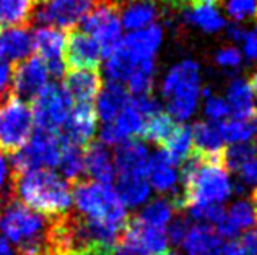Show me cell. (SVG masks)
<instances>
[{
  "label": "cell",
  "mask_w": 257,
  "mask_h": 255,
  "mask_svg": "<svg viewBox=\"0 0 257 255\" xmlns=\"http://www.w3.org/2000/svg\"><path fill=\"white\" fill-rule=\"evenodd\" d=\"M179 176L186 208L223 205L234 192V185L221 158H207L194 151L182 163Z\"/></svg>",
  "instance_id": "obj_1"
},
{
  "label": "cell",
  "mask_w": 257,
  "mask_h": 255,
  "mask_svg": "<svg viewBox=\"0 0 257 255\" xmlns=\"http://www.w3.org/2000/svg\"><path fill=\"white\" fill-rule=\"evenodd\" d=\"M13 197L31 210L49 216L65 214L72 203L70 184L49 167L15 174Z\"/></svg>",
  "instance_id": "obj_2"
},
{
  "label": "cell",
  "mask_w": 257,
  "mask_h": 255,
  "mask_svg": "<svg viewBox=\"0 0 257 255\" xmlns=\"http://www.w3.org/2000/svg\"><path fill=\"white\" fill-rule=\"evenodd\" d=\"M72 200L78 213L85 218L106 221L124 227L127 223V208L111 184H101L96 180L78 179L70 184Z\"/></svg>",
  "instance_id": "obj_3"
},
{
  "label": "cell",
  "mask_w": 257,
  "mask_h": 255,
  "mask_svg": "<svg viewBox=\"0 0 257 255\" xmlns=\"http://www.w3.org/2000/svg\"><path fill=\"white\" fill-rule=\"evenodd\" d=\"M168 114L179 122H186L197 111L200 99V73L194 60H182L171 67L161 85Z\"/></svg>",
  "instance_id": "obj_4"
},
{
  "label": "cell",
  "mask_w": 257,
  "mask_h": 255,
  "mask_svg": "<svg viewBox=\"0 0 257 255\" xmlns=\"http://www.w3.org/2000/svg\"><path fill=\"white\" fill-rule=\"evenodd\" d=\"M65 143L67 138L60 133V130H33L23 148L10 156L13 172L18 174L38 169V167H49V169L57 167Z\"/></svg>",
  "instance_id": "obj_5"
},
{
  "label": "cell",
  "mask_w": 257,
  "mask_h": 255,
  "mask_svg": "<svg viewBox=\"0 0 257 255\" xmlns=\"http://www.w3.org/2000/svg\"><path fill=\"white\" fill-rule=\"evenodd\" d=\"M33 125L30 104L10 95L0 103V150L12 156L23 148L33 133Z\"/></svg>",
  "instance_id": "obj_6"
},
{
  "label": "cell",
  "mask_w": 257,
  "mask_h": 255,
  "mask_svg": "<svg viewBox=\"0 0 257 255\" xmlns=\"http://www.w3.org/2000/svg\"><path fill=\"white\" fill-rule=\"evenodd\" d=\"M80 23H82V31L88 33L98 41L103 57L109 56L122 41L119 5L112 0H98L96 5Z\"/></svg>",
  "instance_id": "obj_7"
},
{
  "label": "cell",
  "mask_w": 257,
  "mask_h": 255,
  "mask_svg": "<svg viewBox=\"0 0 257 255\" xmlns=\"http://www.w3.org/2000/svg\"><path fill=\"white\" fill-rule=\"evenodd\" d=\"M30 107L36 129L60 130L72 111L73 101L64 85L54 82L39 91Z\"/></svg>",
  "instance_id": "obj_8"
},
{
  "label": "cell",
  "mask_w": 257,
  "mask_h": 255,
  "mask_svg": "<svg viewBox=\"0 0 257 255\" xmlns=\"http://www.w3.org/2000/svg\"><path fill=\"white\" fill-rule=\"evenodd\" d=\"M98 0H39L33 20L59 30H73Z\"/></svg>",
  "instance_id": "obj_9"
},
{
  "label": "cell",
  "mask_w": 257,
  "mask_h": 255,
  "mask_svg": "<svg viewBox=\"0 0 257 255\" xmlns=\"http://www.w3.org/2000/svg\"><path fill=\"white\" fill-rule=\"evenodd\" d=\"M119 245L135 255H160L168 252L170 239L166 229L144 223L134 216L127 219L119 237Z\"/></svg>",
  "instance_id": "obj_10"
},
{
  "label": "cell",
  "mask_w": 257,
  "mask_h": 255,
  "mask_svg": "<svg viewBox=\"0 0 257 255\" xmlns=\"http://www.w3.org/2000/svg\"><path fill=\"white\" fill-rule=\"evenodd\" d=\"M47 75L49 72L43 59L30 56L13 67L12 95L20 101L31 104L33 99L39 95V91L47 85Z\"/></svg>",
  "instance_id": "obj_11"
},
{
  "label": "cell",
  "mask_w": 257,
  "mask_h": 255,
  "mask_svg": "<svg viewBox=\"0 0 257 255\" xmlns=\"http://www.w3.org/2000/svg\"><path fill=\"white\" fill-rule=\"evenodd\" d=\"M65 33L59 28H52V26L38 28L33 35V49L36 51L39 59H43V62L47 67V72L56 80L62 78L65 72Z\"/></svg>",
  "instance_id": "obj_12"
},
{
  "label": "cell",
  "mask_w": 257,
  "mask_h": 255,
  "mask_svg": "<svg viewBox=\"0 0 257 255\" xmlns=\"http://www.w3.org/2000/svg\"><path fill=\"white\" fill-rule=\"evenodd\" d=\"M103 52L98 41L82 30H70L67 35L64 62L72 69H98Z\"/></svg>",
  "instance_id": "obj_13"
},
{
  "label": "cell",
  "mask_w": 257,
  "mask_h": 255,
  "mask_svg": "<svg viewBox=\"0 0 257 255\" xmlns=\"http://www.w3.org/2000/svg\"><path fill=\"white\" fill-rule=\"evenodd\" d=\"M144 124L145 117L128 101L116 119L103 124V129L99 130V142L104 143L106 146H117L124 143L125 140L140 135Z\"/></svg>",
  "instance_id": "obj_14"
},
{
  "label": "cell",
  "mask_w": 257,
  "mask_h": 255,
  "mask_svg": "<svg viewBox=\"0 0 257 255\" xmlns=\"http://www.w3.org/2000/svg\"><path fill=\"white\" fill-rule=\"evenodd\" d=\"M98 116L91 103H77L73 104L72 111L62 125V135L69 140L72 145H77L80 148L93 142L94 132H96Z\"/></svg>",
  "instance_id": "obj_15"
},
{
  "label": "cell",
  "mask_w": 257,
  "mask_h": 255,
  "mask_svg": "<svg viewBox=\"0 0 257 255\" xmlns=\"http://www.w3.org/2000/svg\"><path fill=\"white\" fill-rule=\"evenodd\" d=\"M147 179L152 189L161 195L170 193L171 198L181 195V176L163 150H158L148 158Z\"/></svg>",
  "instance_id": "obj_16"
},
{
  "label": "cell",
  "mask_w": 257,
  "mask_h": 255,
  "mask_svg": "<svg viewBox=\"0 0 257 255\" xmlns=\"http://www.w3.org/2000/svg\"><path fill=\"white\" fill-rule=\"evenodd\" d=\"M161 39H163V30L158 25L145 26L142 30H135L131 35L122 38L119 48L122 49L135 64H144L148 60H155Z\"/></svg>",
  "instance_id": "obj_17"
},
{
  "label": "cell",
  "mask_w": 257,
  "mask_h": 255,
  "mask_svg": "<svg viewBox=\"0 0 257 255\" xmlns=\"http://www.w3.org/2000/svg\"><path fill=\"white\" fill-rule=\"evenodd\" d=\"M257 224V206L252 200H236L234 203L226 210V216L218 226H215V231L225 240H234L241 236V232L252 229Z\"/></svg>",
  "instance_id": "obj_18"
},
{
  "label": "cell",
  "mask_w": 257,
  "mask_h": 255,
  "mask_svg": "<svg viewBox=\"0 0 257 255\" xmlns=\"http://www.w3.org/2000/svg\"><path fill=\"white\" fill-rule=\"evenodd\" d=\"M148 148L140 140H125L114 150V167L116 176H147Z\"/></svg>",
  "instance_id": "obj_19"
},
{
  "label": "cell",
  "mask_w": 257,
  "mask_h": 255,
  "mask_svg": "<svg viewBox=\"0 0 257 255\" xmlns=\"http://www.w3.org/2000/svg\"><path fill=\"white\" fill-rule=\"evenodd\" d=\"M64 88L73 103H91L98 98L103 80L98 69H72L65 75Z\"/></svg>",
  "instance_id": "obj_20"
},
{
  "label": "cell",
  "mask_w": 257,
  "mask_h": 255,
  "mask_svg": "<svg viewBox=\"0 0 257 255\" xmlns=\"http://www.w3.org/2000/svg\"><path fill=\"white\" fill-rule=\"evenodd\" d=\"M182 249L187 255H223V239L215 227L204 223L189 224V229L182 239Z\"/></svg>",
  "instance_id": "obj_21"
},
{
  "label": "cell",
  "mask_w": 257,
  "mask_h": 255,
  "mask_svg": "<svg viewBox=\"0 0 257 255\" xmlns=\"http://www.w3.org/2000/svg\"><path fill=\"white\" fill-rule=\"evenodd\" d=\"M85 174L101 184H112L116 179V167L109 148L101 142H90L83 150Z\"/></svg>",
  "instance_id": "obj_22"
},
{
  "label": "cell",
  "mask_w": 257,
  "mask_h": 255,
  "mask_svg": "<svg viewBox=\"0 0 257 255\" xmlns=\"http://www.w3.org/2000/svg\"><path fill=\"white\" fill-rule=\"evenodd\" d=\"M33 51V36L28 26L0 30V56L12 64L28 59Z\"/></svg>",
  "instance_id": "obj_23"
},
{
  "label": "cell",
  "mask_w": 257,
  "mask_h": 255,
  "mask_svg": "<svg viewBox=\"0 0 257 255\" xmlns=\"http://www.w3.org/2000/svg\"><path fill=\"white\" fill-rule=\"evenodd\" d=\"M192 129L194 151L207 158H221L225 140L221 137L220 124L212 120H200Z\"/></svg>",
  "instance_id": "obj_24"
},
{
  "label": "cell",
  "mask_w": 257,
  "mask_h": 255,
  "mask_svg": "<svg viewBox=\"0 0 257 255\" xmlns=\"http://www.w3.org/2000/svg\"><path fill=\"white\" fill-rule=\"evenodd\" d=\"M131 101V93L120 83L107 82L103 88H101L99 95L96 98V116L103 120V124L111 122L112 119L119 116V112L127 106Z\"/></svg>",
  "instance_id": "obj_25"
},
{
  "label": "cell",
  "mask_w": 257,
  "mask_h": 255,
  "mask_svg": "<svg viewBox=\"0 0 257 255\" xmlns=\"http://www.w3.org/2000/svg\"><path fill=\"white\" fill-rule=\"evenodd\" d=\"M226 103L231 117L252 120V117L257 114L254 93L251 85H249V80L246 78H234L228 85Z\"/></svg>",
  "instance_id": "obj_26"
},
{
  "label": "cell",
  "mask_w": 257,
  "mask_h": 255,
  "mask_svg": "<svg viewBox=\"0 0 257 255\" xmlns=\"http://www.w3.org/2000/svg\"><path fill=\"white\" fill-rule=\"evenodd\" d=\"M114 180H117L114 190H116L125 208L142 206L150 198L152 187L147 176H116Z\"/></svg>",
  "instance_id": "obj_27"
},
{
  "label": "cell",
  "mask_w": 257,
  "mask_h": 255,
  "mask_svg": "<svg viewBox=\"0 0 257 255\" xmlns=\"http://www.w3.org/2000/svg\"><path fill=\"white\" fill-rule=\"evenodd\" d=\"M161 150L166 153L174 166L182 164L194 153L192 129L186 124H176L171 135L161 145Z\"/></svg>",
  "instance_id": "obj_28"
},
{
  "label": "cell",
  "mask_w": 257,
  "mask_h": 255,
  "mask_svg": "<svg viewBox=\"0 0 257 255\" xmlns=\"http://www.w3.org/2000/svg\"><path fill=\"white\" fill-rule=\"evenodd\" d=\"M39 0H0V30L28 26Z\"/></svg>",
  "instance_id": "obj_29"
},
{
  "label": "cell",
  "mask_w": 257,
  "mask_h": 255,
  "mask_svg": "<svg viewBox=\"0 0 257 255\" xmlns=\"http://www.w3.org/2000/svg\"><path fill=\"white\" fill-rule=\"evenodd\" d=\"M176 213H179V211L176 210L171 198L158 197V198L152 200V202H147L144 210L139 213L137 218H140L144 223L150 224V226H157V227H163V229H166V226L173 221Z\"/></svg>",
  "instance_id": "obj_30"
},
{
  "label": "cell",
  "mask_w": 257,
  "mask_h": 255,
  "mask_svg": "<svg viewBox=\"0 0 257 255\" xmlns=\"http://www.w3.org/2000/svg\"><path fill=\"white\" fill-rule=\"evenodd\" d=\"M174 127H176V120L170 116V114L158 111V112L152 114L150 117L145 119V124H144V129H142L140 137L144 138L145 142L163 145L166 142V138L171 135Z\"/></svg>",
  "instance_id": "obj_31"
},
{
  "label": "cell",
  "mask_w": 257,
  "mask_h": 255,
  "mask_svg": "<svg viewBox=\"0 0 257 255\" xmlns=\"http://www.w3.org/2000/svg\"><path fill=\"white\" fill-rule=\"evenodd\" d=\"M57 167L60 174H62V177L69 184H73V182H77L78 179H82V176L85 174L82 148L77 145H72L69 140H67Z\"/></svg>",
  "instance_id": "obj_32"
},
{
  "label": "cell",
  "mask_w": 257,
  "mask_h": 255,
  "mask_svg": "<svg viewBox=\"0 0 257 255\" xmlns=\"http://www.w3.org/2000/svg\"><path fill=\"white\" fill-rule=\"evenodd\" d=\"M218 124L225 143H249L255 135V125L252 120L228 117Z\"/></svg>",
  "instance_id": "obj_33"
},
{
  "label": "cell",
  "mask_w": 257,
  "mask_h": 255,
  "mask_svg": "<svg viewBox=\"0 0 257 255\" xmlns=\"http://www.w3.org/2000/svg\"><path fill=\"white\" fill-rule=\"evenodd\" d=\"M186 18L207 33H216L225 26V20L218 15V12L212 5L195 7L191 12H186Z\"/></svg>",
  "instance_id": "obj_34"
},
{
  "label": "cell",
  "mask_w": 257,
  "mask_h": 255,
  "mask_svg": "<svg viewBox=\"0 0 257 255\" xmlns=\"http://www.w3.org/2000/svg\"><path fill=\"white\" fill-rule=\"evenodd\" d=\"M257 151L251 143H234L223 150L221 161L228 172H236L247 159L255 156Z\"/></svg>",
  "instance_id": "obj_35"
},
{
  "label": "cell",
  "mask_w": 257,
  "mask_h": 255,
  "mask_svg": "<svg viewBox=\"0 0 257 255\" xmlns=\"http://www.w3.org/2000/svg\"><path fill=\"white\" fill-rule=\"evenodd\" d=\"M189 214L195 223H204L210 226H218L226 216V210L223 205H199L189 206Z\"/></svg>",
  "instance_id": "obj_36"
},
{
  "label": "cell",
  "mask_w": 257,
  "mask_h": 255,
  "mask_svg": "<svg viewBox=\"0 0 257 255\" xmlns=\"http://www.w3.org/2000/svg\"><path fill=\"white\" fill-rule=\"evenodd\" d=\"M13 179H15V172L12 169L10 159L0 150V200L4 205L15 198L13 197Z\"/></svg>",
  "instance_id": "obj_37"
},
{
  "label": "cell",
  "mask_w": 257,
  "mask_h": 255,
  "mask_svg": "<svg viewBox=\"0 0 257 255\" xmlns=\"http://www.w3.org/2000/svg\"><path fill=\"white\" fill-rule=\"evenodd\" d=\"M220 2H223L226 13L236 22L255 17L257 0H220Z\"/></svg>",
  "instance_id": "obj_38"
},
{
  "label": "cell",
  "mask_w": 257,
  "mask_h": 255,
  "mask_svg": "<svg viewBox=\"0 0 257 255\" xmlns=\"http://www.w3.org/2000/svg\"><path fill=\"white\" fill-rule=\"evenodd\" d=\"M205 106H204V112L207 116V120H212V122H221V120L228 119L229 116V107L226 99H223L221 96H215L210 95V91H205Z\"/></svg>",
  "instance_id": "obj_39"
},
{
  "label": "cell",
  "mask_w": 257,
  "mask_h": 255,
  "mask_svg": "<svg viewBox=\"0 0 257 255\" xmlns=\"http://www.w3.org/2000/svg\"><path fill=\"white\" fill-rule=\"evenodd\" d=\"M238 185L236 189L238 190H244L246 187H255L257 185V154L252 156L251 159H247L244 164H242L238 171Z\"/></svg>",
  "instance_id": "obj_40"
},
{
  "label": "cell",
  "mask_w": 257,
  "mask_h": 255,
  "mask_svg": "<svg viewBox=\"0 0 257 255\" xmlns=\"http://www.w3.org/2000/svg\"><path fill=\"white\" fill-rule=\"evenodd\" d=\"M13 67L15 65L0 56V103L5 101L12 95Z\"/></svg>",
  "instance_id": "obj_41"
},
{
  "label": "cell",
  "mask_w": 257,
  "mask_h": 255,
  "mask_svg": "<svg viewBox=\"0 0 257 255\" xmlns=\"http://www.w3.org/2000/svg\"><path fill=\"white\" fill-rule=\"evenodd\" d=\"M189 219L178 216V218H173V221L170 224L166 226V234H168V239L170 242L173 244H182V239H184L186 232L189 229Z\"/></svg>",
  "instance_id": "obj_42"
},
{
  "label": "cell",
  "mask_w": 257,
  "mask_h": 255,
  "mask_svg": "<svg viewBox=\"0 0 257 255\" xmlns=\"http://www.w3.org/2000/svg\"><path fill=\"white\" fill-rule=\"evenodd\" d=\"M215 62L225 69H238L241 65V54L236 48H225L216 52Z\"/></svg>",
  "instance_id": "obj_43"
},
{
  "label": "cell",
  "mask_w": 257,
  "mask_h": 255,
  "mask_svg": "<svg viewBox=\"0 0 257 255\" xmlns=\"http://www.w3.org/2000/svg\"><path fill=\"white\" fill-rule=\"evenodd\" d=\"M223 255H257V247L252 245L247 239L241 237L239 240H233L225 245Z\"/></svg>",
  "instance_id": "obj_44"
},
{
  "label": "cell",
  "mask_w": 257,
  "mask_h": 255,
  "mask_svg": "<svg viewBox=\"0 0 257 255\" xmlns=\"http://www.w3.org/2000/svg\"><path fill=\"white\" fill-rule=\"evenodd\" d=\"M244 52L251 60H257V26L252 31H247L244 38Z\"/></svg>",
  "instance_id": "obj_45"
},
{
  "label": "cell",
  "mask_w": 257,
  "mask_h": 255,
  "mask_svg": "<svg viewBox=\"0 0 257 255\" xmlns=\"http://www.w3.org/2000/svg\"><path fill=\"white\" fill-rule=\"evenodd\" d=\"M111 252L112 249H109V247H104L99 244H90V245L82 247V249L72 255H111Z\"/></svg>",
  "instance_id": "obj_46"
},
{
  "label": "cell",
  "mask_w": 257,
  "mask_h": 255,
  "mask_svg": "<svg viewBox=\"0 0 257 255\" xmlns=\"http://www.w3.org/2000/svg\"><path fill=\"white\" fill-rule=\"evenodd\" d=\"M247 35L246 30H242L239 25H231L228 28V38L233 41H244V38Z\"/></svg>",
  "instance_id": "obj_47"
},
{
  "label": "cell",
  "mask_w": 257,
  "mask_h": 255,
  "mask_svg": "<svg viewBox=\"0 0 257 255\" xmlns=\"http://www.w3.org/2000/svg\"><path fill=\"white\" fill-rule=\"evenodd\" d=\"M0 255H18L17 250L13 249V247L7 242V239H4L0 236Z\"/></svg>",
  "instance_id": "obj_48"
},
{
  "label": "cell",
  "mask_w": 257,
  "mask_h": 255,
  "mask_svg": "<svg viewBox=\"0 0 257 255\" xmlns=\"http://www.w3.org/2000/svg\"><path fill=\"white\" fill-rule=\"evenodd\" d=\"M192 5V9L195 7H202V5H213V4H218L220 0H189Z\"/></svg>",
  "instance_id": "obj_49"
},
{
  "label": "cell",
  "mask_w": 257,
  "mask_h": 255,
  "mask_svg": "<svg viewBox=\"0 0 257 255\" xmlns=\"http://www.w3.org/2000/svg\"><path fill=\"white\" fill-rule=\"evenodd\" d=\"M249 85H251L252 88V93H254V98L257 99V70L251 75V78H249Z\"/></svg>",
  "instance_id": "obj_50"
},
{
  "label": "cell",
  "mask_w": 257,
  "mask_h": 255,
  "mask_svg": "<svg viewBox=\"0 0 257 255\" xmlns=\"http://www.w3.org/2000/svg\"><path fill=\"white\" fill-rule=\"evenodd\" d=\"M111 255H135V253H132L131 250H127V249H124V247H120V245H117V249H112Z\"/></svg>",
  "instance_id": "obj_51"
},
{
  "label": "cell",
  "mask_w": 257,
  "mask_h": 255,
  "mask_svg": "<svg viewBox=\"0 0 257 255\" xmlns=\"http://www.w3.org/2000/svg\"><path fill=\"white\" fill-rule=\"evenodd\" d=\"M251 237H252V240H254V245L257 247V224H255V229L251 232Z\"/></svg>",
  "instance_id": "obj_52"
},
{
  "label": "cell",
  "mask_w": 257,
  "mask_h": 255,
  "mask_svg": "<svg viewBox=\"0 0 257 255\" xmlns=\"http://www.w3.org/2000/svg\"><path fill=\"white\" fill-rule=\"evenodd\" d=\"M251 200L254 202V205L257 206V185L254 187V190H252V198H251Z\"/></svg>",
  "instance_id": "obj_53"
},
{
  "label": "cell",
  "mask_w": 257,
  "mask_h": 255,
  "mask_svg": "<svg viewBox=\"0 0 257 255\" xmlns=\"http://www.w3.org/2000/svg\"><path fill=\"white\" fill-rule=\"evenodd\" d=\"M160 255H179V253H176V252H165V253H160Z\"/></svg>",
  "instance_id": "obj_54"
},
{
  "label": "cell",
  "mask_w": 257,
  "mask_h": 255,
  "mask_svg": "<svg viewBox=\"0 0 257 255\" xmlns=\"http://www.w3.org/2000/svg\"><path fill=\"white\" fill-rule=\"evenodd\" d=\"M112 2H116L117 5H120V4H122V2H124V0H112Z\"/></svg>",
  "instance_id": "obj_55"
},
{
  "label": "cell",
  "mask_w": 257,
  "mask_h": 255,
  "mask_svg": "<svg viewBox=\"0 0 257 255\" xmlns=\"http://www.w3.org/2000/svg\"><path fill=\"white\" fill-rule=\"evenodd\" d=\"M2 208H4V202L0 200V213H2Z\"/></svg>",
  "instance_id": "obj_56"
},
{
  "label": "cell",
  "mask_w": 257,
  "mask_h": 255,
  "mask_svg": "<svg viewBox=\"0 0 257 255\" xmlns=\"http://www.w3.org/2000/svg\"><path fill=\"white\" fill-rule=\"evenodd\" d=\"M254 148H255V151H257V135H255V145H254Z\"/></svg>",
  "instance_id": "obj_57"
},
{
  "label": "cell",
  "mask_w": 257,
  "mask_h": 255,
  "mask_svg": "<svg viewBox=\"0 0 257 255\" xmlns=\"http://www.w3.org/2000/svg\"><path fill=\"white\" fill-rule=\"evenodd\" d=\"M255 18H257V10H255Z\"/></svg>",
  "instance_id": "obj_58"
},
{
  "label": "cell",
  "mask_w": 257,
  "mask_h": 255,
  "mask_svg": "<svg viewBox=\"0 0 257 255\" xmlns=\"http://www.w3.org/2000/svg\"><path fill=\"white\" fill-rule=\"evenodd\" d=\"M255 116H257V114H255ZM255 119H257V117H255Z\"/></svg>",
  "instance_id": "obj_59"
}]
</instances>
